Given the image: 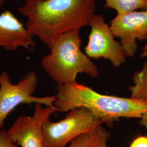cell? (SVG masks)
<instances>
[{"label":"cell","mask_w":147,"mask_h":147,"mask_svg":"<svg viewBox=\"0 0 147 147\" xmlns=\"http://www.w3.org/2000/svg\"><path fill=\"white\" fill-rule=\"evenodd\" d=\"M18 144L11 142L5 130H0V147H18Z\"/></svg>","instance_id":"14"},{"label":"cell","mask_w":147,"mask_h":147,"mask_svg":"<svg viewBox=\"0 0 147 147\" xmlns=\"http://www.w3.org/2000/svg\"><path fill=\"white\" fill-rule=\"evenodd\" d=\"M104 123L89 111L76 108L61 121L52 122L50 119L42 125L46 147H66L74 138L86 132H90Z\"/></svg>","instance_id":"4"},{"label":"cell","mask_w":147,"mask_h":147,"mask_svg":"<svg viewBox=\"0 0 147 147\" xmlns=\"http://www.w3.org/2000/svg\"><path fill=\"white\" fill-rule=\"evenodd\" d=\"M110 134L105 128L100 125L90 132V141L88 147H110L107 142Z\"/></svg>","instance_id":"12"},{"label":"cell","mask_w":147,"mask_h":147,"mask_svg":"<svg viewBox=\"0 0 147 147\" xmlns=\"http://www.w3.org/2000/svg\"><path fill=\"white\" fill-rule=\"evenodd\" d=\"M104 7L116 11L117 14L147 10V0H105Z\"/></svg>","instance_id":"10"},{"label":"cell","mask_w":147,"mask_h":147,"mask_svg":"<svg viewBox=\"0 0 147 147\" xmlns=\"http://www.w3.org/2000/svg\"><path fill=\"white\" fill-rule=\"evenodd\" d=\"M130 147H147V136L137 137L132 141Z\"/></svg>","instance_id":"15"},{"label":"cell","mask_w":147,"mask_h":147,"mask_svg":"<svg viewBox=\"0 0 147 147\" xmlns=\"http://www.w3.org/2000/svg\"><path fill=\"white\" fill-rule=\"evenodd\" d=\"M110 27L127 57L134 58L137 51V40H147V9L117 14Z\"/></svg>","instance_id":"8"},{"label":"cell","mask_w":147,"mask_h":147,"mask_svg":"<svg viewBox=\"0 0 147 147\" xmlns=\"http://www.w3.org/2000/svg\"><path fill=\"white\" fill-rule=\"evenodd\" d=\"M96 0L26 1L18 11L27 18L26 28L48 47L68 32L89 26Z\"/></svg>","instance_id":"1"},{"label":"cell","mask_w":147,"mask_h":147,"mask_svg":"<svg viewBox=\"0 0 147 147\" xmlns=\"http://www.w3.org/2000/svg\"><path fill=\"white\" fill-rule=\"evenodd\" d=\"M54 106L59 111L76 108L89 111L109 126L120 118H141L147 112V102L132 98L99 94L76 81L59 84Z\"/></svg>","instance_id":"2"},{"label":"cell","mask_w":147,"mask_h":147,"mask_svg":"<svg viewBox=\"0 0 147 147\" xmlns=\"http://www.w3.org/2000/svg\"><path fill=\"white\" fill-rule=\"evenodd\" d=\"M90 132H86L76 137L70 142L68 147H89L90 141Z\"/></svg>","instance_id":"13"},{"label":"cell","mask_w":147,"mask_h":147,"mask_svg":"<svg viewBox=\"0 0 147 147\" xmlns=\"http://www.w3.org/2000/svg\"><path fill=\"white\" fill-rule=\"evenodd\" d=\"M140 124L142 126H144L147 130V112L145 113L141 118Z\"/></svg>","instance_id":"17"},{"label":"cell","mask_w":147,"mask_h":147,"mask_svg":"<svg viewBox=\"0 0 147 147\" xmlns=\"http://www.w3.org/2000/svg\"><path fill=\"white\" fill-rule=\"evenodd\" d=\"M81 45L80 30L68 32L58 37L50 47V53L42 57V68L58 85L76 81L79 73L99 76L97 66L81 51Z\"/></svg>","instance_id":"3"},{"label":"cell","mask_w":147,"mask_h":147,"mask_svg":"<svg viewBox=\"0 0 147 147\" xmlns=\"http://www.w3.org/2000/svg\"><path fill=\"white\" fill-rule=\"evenodd\" d=\"M58 109L55 106L43 108L40 104H35L32 117H19L7 132L11 141L21 147H46L42 125Z\"/></svg>","instance_id":"7"},{"label":"cell","mask_w":147,"mask_h":147,"mask_svg":"<svg viewBox=\"0 0 147 147\" xmlns=\"http://www.w3.org/2000/svg\"><path fill=\"white\" fill-rule=\"evenodd\" d=\"M7 0H0V8L5 5Z\"/></svg>","instance_id":"18"},{"label":"cell","mask_w":147,"mask_h":147,"mask_svg":"<svg viewBox=\"0 0 147 147\" xmlns=\"http://www.w3.org/2000/svg\"><path fill=\"white\" fill-rule=\"evenodd\" d=\"M26 1H45V0H26Z\"/></svg>","instance_id":"19"},{"label":"cell","mask_w":147,"mask_h":147,"mask_svg":"<svg viewBox=\"0 0 147 147\" xmlns=\"http://www.w3.org/2000/svg\"><path fill=\"white\" fill-rule=\"evenodd\" d=\"M90 32L88 42L84 47L90 58L108 59L114 67H120L125 62L126 56L121 43L116 41L110 26L102 14L95 13L89 22Z\"/></svg>","instance_id":"6"},{"label":"cell","mask_w":147,"mask_h":147,"mask_svg":"<svg viewBox=\"0 0 147 147\" xmlns=\"http://www.w3.org/2000/svg\"><path fill=\"white\" fill-rule=\"evenodd\" d=\"M141 56L143 58H146V61L144 63V65L147 66V40L146 44L142 48V52Z\"/></svg>","instance_id":"16"},{"label":"cell","mask_w":147,"mask_h":147,"mask_svg":"<svg viewBox=\"0 0 147 147\" xmlns=\"http://www.w3.org/2000/svg\"><path fill=\"white\" fill-rule=\"evenodd\" d=\"M134 85L130 87L131 98L147 102V66L135 72L132 77Z\"/></svg>","instance_id":"11"},{"label":"cell","mask_w":147,"mask_h":147,"mask_svg":"<svg viewBox=\"0 0 147 147\" xmlns=\"http://www.w3.org/2000/svg\"><path fill=\"white\" fill-rule=\"evenodd\" d=\"M37 84L38 76L33 71L26 74L16 84L11 82L9 75L6 71L0 74V130L11 112L22 104L31 105L38 103L47 106H55V96H33Z\"/></svg>","instance_id":"5"},{"label":"cell","mask_w":147,"mask_h":147,"mask_svg":"<svg viewBox=\"0 0 147 147\" xmlns=\"http://www.w3.org/2000/svg\"><path fill=\"white\" fill-rule=\"evenodd\" d=\"M26 27L9 11L0 14V47L7 51H16L19 47L31 51L35 42Z\"/></svg>","instance_id":"9"}]
</instances>
